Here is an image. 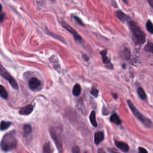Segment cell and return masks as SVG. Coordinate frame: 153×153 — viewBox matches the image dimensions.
I'll use <instances>...</instances> for the list:
<instances>
[{
	"label": "cell",
	"instance_id": "836d02e7",
	"mask_svg": "<svg viewBox=\"0 0 153 153\" xmlns=\"http://www.w3.org/2000/svg\"><path fill=\"white\" fill-rule=\"evenodd\" d=\"M51 1H54V0H51Z\"/></svg>",
	"mask_w": 153,
	"mask_h": 153
},
{
	"label": "cell",
	"instance_id": "6da1fadb",
	"mask_svg": "<svg viewBox=\"0 0 153 153\" xmlns=\"http://www.w3.org/2000/svg\"><path fill=\"white\" fill-rule=\"evenodd\" d=\"M129 28L131 32L133 41L138 45L143 44L146 40L145 34L139 25L134 21L130 19L128 22Z\"/></svg>",
	"mask_w": 153,
	"mask_h": 153
},
{
	"label": "cell",
	"instance_id": "d4e9b609",
	"mask_svg": "<svg viewBox=\"0 0 153 153\" xmlns=\"http://www.w3.org/2000/svg\"><path fill=\"white\" fill-rule=\"evenodd\" d=\"M90 93H91V94L92 95H93L94 97H97V95H98L99 91H98V90H97L96 88L93 87V88H91V90Z\"/></svg>",
	"mask_w": 153,
	"mask_h": 153
},
{
	"label": "cell",
	"instance_id": "ffe728a7",
	"mask_svg": "<svg viewBox=\"0 0 153 153\" xmlns=\"http://www.w3.org/2000/svg\"><path fill=\"white\" fill-rule=\"evenodd\" d=\"M146 27L149 32L153 34V23L151 22V20H149L147 21L146 23Z\"/></svg>",
	"mask_w": 153,
	"mask_h": 153
},
{
	"label": "cell",
	"instance_id": "9c48e42d",
	"mask_svg": "<svg viewBox=\"0 0 153 153\" xmlns=\"http://www.w3.org/2000/svg\"><path fill=\"white\" fill-rule=\"evenodd\" d=\"M33 109V106L31 104L28 105L22 108H21L19 111V114L21 115H29L30 114Z\"/></svg>",
	"mask_w": 153,
	"mask_h": 153
},
{
	"label": "cell",
	"instance_id": "83f0119b",
	"mask_svg": "<svg viewBox=\"0 0 153 153\" xmlns=\"http://www.w3.org/2000/svg\"><path fill=\"white\" fill-rule=\"evenodd\" d=\"M4 16H5V15H4V14H3V13L0 15V23L2 22L4 20Z\"/></svg>",
	"mask_w": 153,
	"mask_h": 153
},
{
	"label": "cell",
	"instance_id": "d6a6232c",
	"mask_svg": "<svg viewBox=\"0 0 153 153\" xmlns=\"http://www.w3.org/2000/svg\"><path fill=\"white\" fill-rule=\"evenodd\" d=\"M2 7L1 4H0V12L1 11V10H2Z\"/></svg>",
	"mask_w": 153,
	"mask_h": 153
},
{
	"label": "cell",
	"instance_id": "603a6c76",
	"mask_svg": "<svg viewBox=\"0 0 153 153\" xmlns=\"http://www.w3.org/2000/svg\"><path fill=\"white\" fill-rule=\"evenodd\" d=\"M52 150H51V148H50V143H47L44 147V149H43V152H51Z\"/></svg>",
	"mask_w": 153,
	"mask_h": 153
},
{
	"label": "cell",
	"instance_id": "d6986e66",
	"mask_svg": "<svg viewBox=\"0 0 153 153\" xmlns=\"http://www.w3.org/2000/svg\"><path fill=\"white\" fill-rule=\"evenodd\" d=\"M144 50L148 53L153 54V43L148 42L146 44L144 47Z\"/></svg>",
	"mask_w": 153,
	"mask_h": 153
},
{
	"label": "cell",
	"instance_id": "8fae6325",
	"mask_svg": "<svg viewBox=\"0 0 153 153\" xmlns=\"http://www.w3.org/2000/svg\"><path fill=\"white\" fill-rule=\"evenodd\" d=\"M104 139V134L103 131H97L94 134V142L99 145Z\"/></svg>",
	"mask_w": 153,
	"mask_h": 153
},
{
	"label": "cell",
	"instance_id": "4316f807",
	"mask_svg": "<svg viewBox=\"0 0 153 153\" xmlns=\"http://www.w3.org/2000/svg\"><path fill=\"white\" fill-rule=\"evenodd\" d=\"M138 149H139V152H140V153H147L148 152L147 150H146L145 148H143L142 147H139Z\"/></svg>",
	"mask_w": 153,
	"mask_h": 153
},
{
	"label": "cell",
	"instance_id": "277c9868",
	"mask_svg": "<svg viewBox=\"0 0 153 153\" xmlns=\"http://www.w3.org/2000/svg\"><path fill=\"white\" fill-rule=\"evenodd\" d=\"M0 74L4 78H5L6 80L8 81L10 84L11 85V87L14 89L15 90L18 89V85L15 79L12 77V76L8 72V71L1 64H0Z\"/></svg>",
	"mask_w": 153,
	"mask_h": 153
},
{
	"label": "cell",
	"instance_id": "cb8c5ba5",
	"mask_svg": "<svg viewBox=\"0 0 153 153\" xmlns=\"http://www.w3.org/2000/svg\"><path fill=\"white\" fill-rule=\"evenodd\" d=\"M73 17H74V19L75 20V21L79 25H81V26H84V24L82 23V20L78 17H77V16H73Z\"/></svg>",
	"mask_w": 153,
	"mask_h": 153
},
{
	"label": "cell",
	"instance_id": "30bf717a",
	"mask_svg": "<svg viewBox=\"0 0 153 153\" xmlns=\"http://www.w3.org/2000/svg\"><path fill=\"white\" fill-rule=\"evenodd\" d=\"M116 16L118 17V19L121 22H128L130 19V17L128 15L126 14L120 10H118L116 12Z\"/></svg>",
	"mask_w": 153,
	"mask_h": 153
},
{
	"label": "cell",
	"instance_id": "f546056e",
	"mask_svg": "<svg viewBox=\"0 0 153 153\" xmlns=\"http://www.w3.org/2000/svg\"><path fill=\"white\" fill-rule=\"evenodd\" d=\"M82 57H83V59H84L85 61H88V60L89 59L87 55H85V54H84V55L82 56Z\"/></svg>",
	"mask_w": 153,
	"mask_h": 153
},
{
	"label": "cell",
	"instance_id": "484cf974",
	"mask_svg": "<svg viewBox=\"0 0 153 153\" xmlns=\"http://www.w3.org/2000/svg\"><path fill=\"white\" fill-rule=\"evenodd\" d=\"M72 152H75V153H78L80 152V149L79 148L78 146H75L73 147L72 148Z\"/></svg>",
	"mask_w": 153,
	"mask_h": 153
},
{
	"label": "cell",
	"instance_id": "4fadbf2b",
	"mask_svg": "<svg viewBox=\"0 0 153 153\" xmlns=\"http://www.w3.org/2000/svg\"><path fill=\"white\" fill-rule=\"evenodd\" d=\"M106 50H103L102 51H100V54L102 56V61L105 64H109L110 65H112L111 64V62H110V59L106 56Z\"/></svg>",
	"mask_w": 153,
	"mask_h": 153
},
{
	"label": "cell",
	"instance_id": "f1b7e54d",
	"mask_svg": "<svg viewBox=\"0 0 153 153\" xmlns=\"http://www.w3.org/2000/svg\"><path fill=\"white\" fill-rule=\"evenodd\" d=\"M149 5L153 8V0H148Z\"/></svg>",
	"mask_w": 153,
	"mask_h": 153
},
{
	"label": "cell",
	"instance_id": "5bb4252c",
	"mask_svg": "<svg viewBox=\"0 0 153 153\" xmlns=\"http://www.w3.org/2000/svg\"><path fill=\"white\" fill-rule=\"evenodd\" d=\"M90 122H91V124L93 125V126H94L95 127L97 126V123L96 120V112L94 111H93L91 112V114L90 115Z\"/></svg>",
	"mask_w": 153,
	"mask_h": 153
},
{
	"label": "cell",
	"instance_id": "44dd1931",
	"mask_svg": "<svg viewBox=\"0 0 153 153\" xmlns=\"http://www.w3.org/2000/svg\"><path fill=\"white\" fill-rule=\"evenodd\" d=\"M122 56L125 59H128L130 58V50L128 48H125L122 53Z\"/></svg>",
	"mask_w": 153,
	"mask_h": 153
},
{
	"label": "cell",
	"instance_id": "e0dca14e",
	"mask_svg": "<svg viewBox=\"0 0 153 153\" xmlns=\"http://www.w3.org/2000/svg\"><path fill=\"white\" fill-rule=\"evenodd\" d=\"M11 125V122L2 121L0 124V129L1 130H5L7 129Z\"/></svg>",
	"mask_w": 153,
	"mask_h": 153
},
{
	"label": "cell",
	"instance_id": "9a60e30c",
	"mask_svg": "<svg viewBox=\"0 0 153 153\" xmlns=\"http://www.w3.org/2000/svg\"><path fill=\"white\" fill-rule=\"evenodd\" d=\"M81 88L79 84H76L73 88V90H72L73 94L75 96H78L81 93Z\"/></svg>",
	"mask_w": 153,
	"mask_h": 153
},
{
	"label": "cell",
	"instance_id": "5b68a950",
	"mask_svg": "<svg viewBox=\"0 0 153 153\" xmlns=\"http://www.w3.org/2000/svg\"><path fill=\"white\" fill-rule=\"evenodd\" d=\"M61 25L62 26L65 28L67 30H68L70 33H71L73 36H74L75 39L76 40V41H82V38L81 37V36L76 32L75 30H74L71 26H69L67 23H66L65 22H61Z\"/></svg>",
	"mask_w": 153,
	"mask_h": 153
},
{
	"label": "cell",
	"instance_id": "ac0fdd59",
	"mask_svg": "<svg viewBox=\"0 0 153 153\" xmlns=\"http://www.w3.org/2000/svg\"><path fill=\"white\" fill-rule=\"evenodd\" d=\"M137 94H138V96H139V97L141 99H143V100H145L146 99V94L145 92V91L143 90V89L141 87H139L138 89H137Z\"/></svg>",
	"mask_w": 153,
	"mask_h": 153
},
{
	"label": "cell",
	"instance_id": "ba28073f",
	"mask_svg": "<svg viewBox=\"0 0 153 153\" xmlns=\"http://www.w3.org/2000/svg\"><path fill=\"white\" fill-rule=\"evenodd\" d=\"M115 143L116 146L119 148L121 151H122L123 152H128L129 151V146L128 145L123 142H121V141H118V140H115Z\"/></svg>",
	"mask_w": 153,
	"mask_h": 153
},
{
	"label": "cell",
	"instance_id": "7a4b0ae2",
	"mask_svg": "<svg viewBox=\"0 0 153 153\" xmlns=\"http://www.w3.org/2000/svg\"><path fill=\"white\" fill-rule=\"evenodd\" d=\"M1 148L4 151H10L17 146V140L13 132L5 134L1 142Z\"/></svg>",
	"mask_w": 153,
	"mask_h": 153
},
{
	"label": "cell",
	"instance_id": "3957f363",
	"mask_svg": "<svg viewBox=\"0 0 153 153\" xmlns=\"http://www.w3.org/2000/svg\"><path fill=\"white\" fill-rule=\"evenodd\" d=\"M127 103H128V105L129 108H130L131 112H133V115L139 121H140L146 127H151L152 126V121L149 119L145 117L142 113H140L130 100H127Z\"/></svg>",
	"mask_w": 153,
	"mask_h": 153
},
{
	"label": "cell",
	"instance_id": "8992f818",
	"mask_svg": "<svg viewBox=\"0 0 153 153\" xmlns=\"http://www.w3.org/2000/svg\"><path fill=\"white\" fill-rule=\"evenodd\" d=\"M50 135H51V137L53 138V140L56 143L57 147L59 148L58 149H61L62 146V142L59 139V137L57 136L56 131L53 128H51V129H50Z\"/></svg>",
	"mask_w": 153,
	"mask_h": 153
},
{
	"label": "cell",
	"instance_id": "7c38bea8",
	"mask_svg": "<svg viewBox=\"0 0 153 153\" xmlns=\"http://www.w3.org/2000/svg\"><path fill=\"white\" fill-rule=\"evenodd\" d=\"M110 121H111V122L115 123L117 125H120L121 124V121L120 117L115 113L111 115V116L110 117Z\"/></svg>",
	"mask_w": 153,
	"mask_h": 153
},
{
	"label": "cell",
	"instance_id": "4dcf8cb0",
	"mask_svg": "<svg viewBox=\"0 0 153 153\" xmlns=\"http://www.w3.org/2000/svg\"><path fill=\"white\" fill-rule=\"evenodd\" d=\"M112 96H113V97H114V98H115V99H117V97H118L117 94H114V93H112Z\"/></svg>",
	"mask_w": 153,
	"mask_h": 153
},
{
	"label": "cell",
	"instance_id": "52a82bcc",
	"mask_svg": "<svg viewBox=\"0 0 153 153\" xmlns=\"http://www.w3.org/2000/svg\"><path fill=\"white\" fill-rule=\"evenodd\" d=\"M41 85L40 81L36 78H32L29 81V87L31 90H35Z\"/></svg>",
	"mask_w": 153,
	"mask_h": 153
},
{
	"label": "cell",
	"instance_id": "2e32d148",
	"mask_svg": "<svg viewBox=\"0 0 153 153\" xmlns=\"http://www.w3.org/2000/svg\"><path fill=\"white\" fill-rule=\"evenodd\" d=\"M0 96L5 99L8 98V93L4 87L2 85H0Z\"/></svg>",
	"mask_w": 153,
	"mask_h": 153
},
{
	"label": "cell",
	"instance_id": "7402d4cb",
	"mask_svg": "<svg viewBox=\"0 0 153 153\" xmlns=\"http://www.w3.org/2000/svg\"><path fill=\"white\" fill-rule=\"evenodd\" d=\"M23 131L25 134H29L31 131H32V129H31V127L29 125L26 124L23 126Z\"/></svg>",
	"mask_w": 153,
	"mask_h": 153
},
{
	"label": "cell",
	"instance_id": "1f68e13d",
	"mask_svg": "<svg viewBox=\"0 0 153 153\" xmlns=\"http://www.w3.org/2000/svg\"><path fill=\"white\" fill-rule=\"evenodd\" d=\"M122 1L124 2V3L127 4V0H122Z\"/></svg>",
	"mask_w": 153,
	"mask_h": 153
}]
</instances>
